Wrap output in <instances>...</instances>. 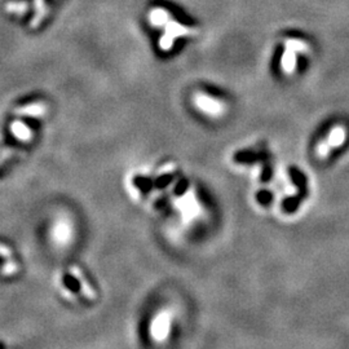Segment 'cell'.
Wrapping results in <instances>:
<instances>
[{
  "label": "cell",
  "instance_id": "277c9868",
  "mask_svg": "<svg viewBox=\"0 0 349 349\" xmlns=\"http://www.w3.org/2000/svg\"><path fill=\"white\" fill-rule=\"evenodd\" d=\"M170 331V318L167 315H162L154 322L153 334L157 339L166 338V335Z\"/></svg>",
  "mask_w": 349,
  "mask_h": 349
},
{
  "label": "cell",
  "instance_id": "7a4b0ae2",
  "mask_svg": "<svg viewBox=\"0 0 349 349\" xmlns=\"http://www.w3.org/2000/svg\"><path fill=\"white\" fill-rule=\"evenodd\" d=\"M297 66V53L289 48H285L282 58H281V69L285 74L291 75L294 74Z\"/></svg>",
  "mask_w": 349,
  "mask_h": 349
},
{
  "label": "cell",
  "instance_id": "3957f363",
  "mask_svg": "<svg viewBox=\"0 0 349 349\" xmlns=\"http://www.w3.org/2000/svg\"><path fill=\"white\" fill-rule=\"evenodd\" d=\"M327 142L331 147H339L345 142L346 140V130L344 126L336 124L330 130L329 135H327Z\"/></svg>",
  "mask_w": 349,
  "mask_h": 349
},
{
  "label": "cell",
  "instance_id": "6da1fadb",
  "mask_svg": "<svg viewBox=\"0 0 349 349\" xmlns=\"http://www.w3.org/2000/svg\"><path fill=\"white\" fill-rule=\"evenodd\" d=\"M194 104L202 113L211 117H221L225 113L226 106L224 101L208 96L206 93H196L194 96Z\"/></svg>",
  "mask_w": 349,
  "mask_h": 349
},
{
  "label": "cell",
  "instance_id": "52a82bcc",
  "mask_svg": "<svg viewBox=\"0 0 349 349\" xmlns=\"http://www.w3.org/2000/svg\"><path fill=\"white\" fill-rule=\"evenodd\" d=\"M270 199H272V194H269L268 191H263V193H260V196H259L260 203L266 205V203L270 202Z\"/></svg>",
  "mask_w": 349,
  "mask_h": 349
},
{
  "label": "cell",
  "instance_id": "5b68a950",
  "mask_svg": "<svg viewBox=\"0 0 349 349\" xmlns=\"http://www.w3.org/2000/svg\"><path fill=\"white\" fill-rule=\"evenodd\" d=\"M285 48L291 49V51H294V52H296L299 55V53H305L308 51V44L304 41H301V39L291 38L285 41Z\"/></svg>",
  "mask_w": 349,
  "mask_h": 349
},
{
  "label": "cell",
  "instance_id": "8992f818",
  "mask_svg": "<svg viewBox=\"0 0 349 349\" xmlns=\"http://www.w3.org/2000/svg\"><path fill=\"white\" fill-rule=\"evenodd\" d=\"M330 149H331V146L327 142V140H321L317 144V146H316V153L320 158H326L330 153Z\"/></svg>",
  "mask_w": 349,
  "mask_h": 349
}]
</instances>
